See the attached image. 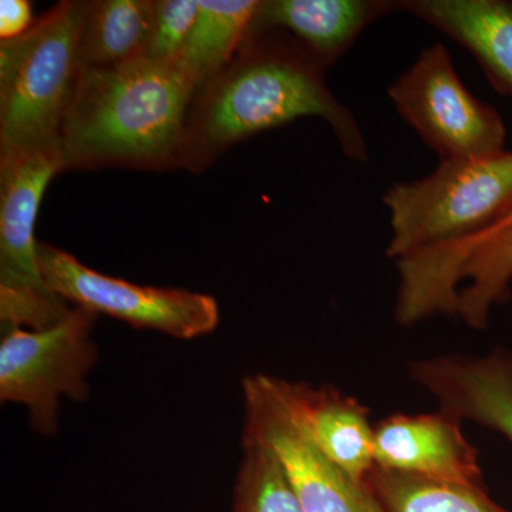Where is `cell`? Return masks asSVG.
<instances>
[{"label": "cell", "mask_w": 512, "mask_h": 512, "mask_svg": "<svg viewBox=\"0 0 512 512\" xmlns=\"http://www.w3.org/2000/svg\"><path fill=\"white\" fill-rule=\"evenodd\" d=\"M197 77L180 57L82 69L60 131L63 171L180 168Z\"/></svg>", "instance_id": "7a4b0ae2"}, {"label": "cell", "mask_w": 512, "mask_h": 512, "mask_svg": "<svg viewBox=\"0 0 512 512\" xmlns=\"http://www.w3.org/2000/svg\"><path fill=\"white\" fill-rule=\"evenodd\" d=\"M59 148L0 157V319L3 330H39L60 322L69 305L47 285L35 224L47 185L62 173Z\"/></svg>", "instance_id": "5b68a950"}, {"label": "cell", "mask_w": 512, "mask_h": 512, "mask_svg": "<svg viewBox=\"0 0 512 512\" xmlns=\"http://www.w3.org/2000/svg\"><path fill=\"white\" fill-rule=\"evenodd\" d=\"M247 436L281 464L303 512H386L366 480L346 473L289 417L259 376L245 380Z\"/></svg>", "instance_id": "30bf717a"}, {"label": "cell", "mask_w": 512, "mask_h": 512, "mask_svg": "<svg viewBox=\"0 0 512 512\" xmlns=\"http://www.w3.org/2000/svg\"><path fill=\"white\" fill-rule=\"evenodd\" d=\"M96 315L73 306L49 328L3 330L0 399L28 407L40 433L56 430L60 396L83 399L86 375L96 360L92 329Z\"/></svg>", "instance_id": "ba28073f"}, {"label": "cell", "mask_w": 512, "mask_h": 512, "mask_svg": "<svg viewBox=\"0 0 512 512\" xmlns=\"http://www.w3.org/2000/svg\"><path fill=\"white\" fill-rule=\"evenodd\" d=\"M390 212L387 255L400 259L483 234L512 205V151L440 160L433 173L383 195Z\"/></svg>", "instance_id": "277c9868"}, {"label": "cell", "mask_w": 512, "mask_h": 512, "mask_svg": "<svg viewBox=\"0 0 512 512\" xmlns=\"http://www.w3.org/2000/svg\"><path fill=\"white\" fill-rule=\"evenodd\" d=\"M87 9L89 2L63 0L28 32L0 42V157L59 148Z\"/></svg>", "instance_id": "3957f363"}, {"label": "cell", "mask_w": 512, "mask_h": 512, "mask_svg": "<svg viewBox=\"0 0 512 512\" xmlns=\"http://www.w3.org/2000/svg\"><path fill=\"white\" fill-rule=\"evenodd\" d=\"M394 10L393 0H261L251 29L288 33L326 70L370 23Z\"/></svg>", "instance_id": "5bb4252c"}, {"label": "cell", "mask_w": 512, "mask_h": 512, "mask_svg": "<svg viewBox=\"0 0 512 512\" xmlns=\"http://www.w3.org/2000/svg\"><path fill=\"white\" fill-rule=\"evenodd\" d=\"M35 20L28 0H2L0 2V39L10 40L28 32Z\"/></svg>", "instance_id": "44dd1931"}, {"label": "cell", "mask_w": 512, "mask_h": 512, "mask_svg": "<svg viewBox=\"0 0 512 512\" xmlns=\"http://www.w3.org/2000/svg\"><path fill=\"white\" fill-rule=\"evenodd\" d=\"M239 484V512H303L281 464L261 441L247 436Z\"/></svg>", "instance_id": "d6986e66"}, {"label": "cell", "mask_w": 512, "mask_h": 512, "mask_svg": "<svg viewBox=\"0 0 512 512\" xmlns=\"http://www.w3.org/2000/svg\"><path fill=\"white\" fill-rule=\"evenodd\" d=\"M261 0H200V13L178 57L200 87L221 72L248 35Z\"/></svg>", "instance_id": "e0dca14e"}, {"label": "cell", "mask_w": 512, "mask_h": 512, "mask_svg": "<svg viewBox=\"0 0 512 512\" xmlns=\"http://www.w3.org/2000/svg\"><path fill=\"white\" fill-rule=\"evenodd\" d=\"M259 379L322 453L356 480L365 481L375 466V429L362 404L328 387L313 389L265 375Z\"/></svg>", "instance_id": "4fadbf2b"}, {"label": "cell", "mask_w": 512, "mask_h": 512, "mask_svg": "<svg viewBox=\"0 0 512 512\" xmlns=\"http://www.w3.org/2000/svg\"><path fill=\"white\" fill-rule=\"evenodd\" d=\"M399 9L466 47L495 92L512 96V0H402Z\"/></svg>", "instance_id": "9a60e30c"}, {"label": "cell", "mask_w": 512, "mask_h": 512, "mask_svg": "<svg viewBox=\"0 0 512 512\" xmlns=\"http://www.w3.org/2000/svg\"><path fill=\"white\" fill-rule=\"evenodd\" d=\"M508 228H512V205L510 208H508L507 211L504 212L503 215H501L500 220L495 222L494 225H491V227L488 228L487 231H484L483 234L476 235V237L466 239V241L456 242V244L450 245L474 244V242L481 241V239L484 238L493 237V235L498 234V232H503Z\"/></svg>", "instance_id": "7402d4cb"}, {"label": "cell", "mask_w": 512, "mask_h": 512, "mask_svg": "<svg viewBox=\"0 0 512 512\" xmlns=\"http://www.w3.org/2000/svg\"><path fill=\"white\" fill-rule=\"evenodd\" d=\"M325 72L288 33L249 28L231 62L192 100L180 168L202 173L242 141L309 116L329 124L346 157L367 163L362 130Z\"/></svg>", "instance_id": "6da1fadb"}, {"label": "cell", "mask_w": 512, "mask_h": 512, "mask_svg": "<svg viewBox=\"0 0 512 512\" xmlns=\"http://www.w3.org/2000/svg\"><path fill=\"white\" fill-rule=\"evenodd\" d=\"M365 480L386 512H508L483 485L444 483L377 466Z\"/></svg>", "instance_id": "ac0fdd59"}, {"label": "cell", "mask_w": 512, "mask_h": 512, "mask_svg": "<svg viewBox=\"0 0 512 512\" xmlns=\"http://www.w3.org/2000/svg\"><path fill=\"white\" fill-rule=\"evenodd\" d=\"M410 375L436 397L440 412L470 420L503 434L512 443V353L441 356L416 360Z\"/></svg>", "instance_id": "7c38bea8"}, {"label": "cell", "mask_w": 512, "mask_h": 512, "mask_svg": "<svg viewBox=\"0 0 512 512\" xmlns=\"http://www.w3.org/2000/svg\"><path fill=\"white\" fill-rule=\"evenodd\" d=\"M154 0L89 2L79 40V66L107 69L146 53Z\"/></svg>", "instance_id": "2e32d148"}, {"label": "cell", "mask_w": 512, "mask_h": 512, "mask_svg": "<svg viewBox=\"0 0 512 512\" xmlns=\"http://www.w3.org/2000/svg\"><path fill=\"white\" fill-rule=\"evenodd\" d=\"M397 113L440 160L487 158L505 151L504 121L468 92L443 43H434L390 86Z\"/></svg>", "instance_id": "52a82bcc"}, {"label": "cell", "mask_w": 512, "mask_h": 512, "mask_svg": "<svg viewBox=\"0 0 512 512\" xmlns=\"http://www.w3.org/2000/svg\"><path fill=\"white\" fill-rule=\"evenodd\" d=\"M200 13V0H154L153 19L144 57L154 62L174 59L183 49Z\"/></svg>", "instance_id": "ffe728a7"}, {"label": "cell", "mask_w": 512, "mask_h": 512, "mask_svg": "<svg viewBox=\"0 0 512 512\" xmlns=\"http://www.w3.org/2000/svg\"><path fill=\"white\" fill-rule=\"evenodd\" d=\"M375 466L463 485H481L476 448L460 421L440 412L396 414L375 427Z\"/></svg>", "instance_id": "8fae6325"}, {"label": "cell", "mask_w": 512, "mask_h": 512, "mask_svg": "<svg viewBox=\"0 0 512 512\" xmlns=\"http://www.w3.org/2000/svg\"><path fill=\"white\" fill-rule=\"evenodd\" d=\"M396 315L407 325L458 315L485 329L491 311L511 298L512 228L468 245H441L397 259Z\"/></svg>", "instance_id": "8992f818"}, {"label": "cell", "mask_w": 512, "mask_h": 512, "mask_svg": "<svg viewBox=\"0 0 512 512\" xmlns=\"http://www.w3.org/2000/svg\"><path fill=\"white\" fill-rule=\"evenodd\" d=\"M39 262L56 295L94 315L185 340L207 335L220 320L217 302L205 293L130 284L100 274L69 252L43 242H39Z\"/></svg>", "instance_id": "9c48e42d"}]
</instances>
